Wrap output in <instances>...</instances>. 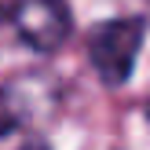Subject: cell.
I'll return each mask as SVG.
<instances>
[{
    "instance_id": "obj_4",
    "label": "cell",
    "mask_w": 150,
    "mask_h": 150,
    "mask_svg": "<svg viewBox=\"0 0 150 150\" xmlns=\"http://www.w3.org/2000/svg\"><path fill=\"white\" fill-rule=\"evenodd\" d=\"M18 150H51V146L44 143V139H26V143H22Z\"/></svg>"
},
{
    "instance_id": "obj_5",
    "label": "cell",
    "mask_w": 150,
    "mask_h": 150,
    "mask_svg": "<svg viewBox=\"0 0 150 150\" xmlns=\"http://www.w3.org/2000/svg\"><path fill=\"white\" fill-rule=\"evenodd\" d=\"M146 121H150V99H146Z\"/></svg>"
},
{
    "instance_id": "obj_1",
    "label": "cell",
    "mask_w": 150,
    "mask_h": 150,
    "mask_svg": "<svg viewBox=\"0 0 150 150\" xmlns=\"http://www.w3.org/2000/svg\"><path fill=\"white\" fill-rule=\"evenodd\" d=\"M146 37V22L143 18H114L106 26H99L88 40V59H92L95 73L103 77V84H125L132 77V66L139 59Z\"/></svg>"
},
{
    "instance_id": "obj_3",
    "label": "cell",
    "mask_w": 150,
    "mask_h": 150,
    "mask_svg": "<svg viewBox=\"0 0 150 150\" xmlns=\"http://www.w3.org/2000/svg\"><path fill=\"white\" fill-rule=\"evenodd\" d=\"M15 125H18V117L11 114V110L0 103V136H7V132H15Z\"/></svg>"
},
{
    "instance_id": "obj_2",
    "label": "cell",
    "mask_w": 150,
    "mask_h": 150,
    "mask_svg": "<svg viewBox=\"0 0 150 150\" xmlns=\"http://www.w3.org/2000/svg\"><path fill=\"white\" fill-rule=\"evenodd\" d=\"M15 29L33 51H55L73 29L70 7L66 0H18Z\"/></svg>"
}]
</instances>
